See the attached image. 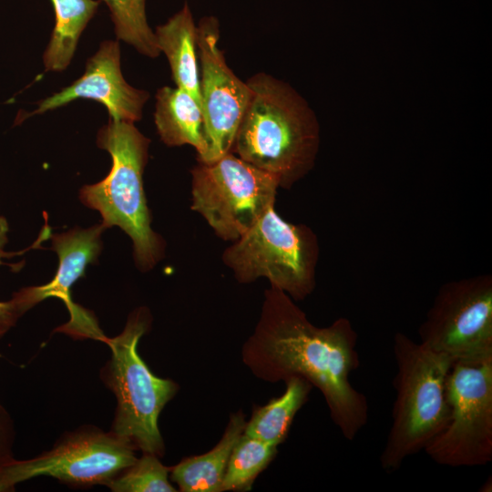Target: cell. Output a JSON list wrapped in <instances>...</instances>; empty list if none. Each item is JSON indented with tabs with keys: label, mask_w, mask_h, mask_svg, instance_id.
<instances>
[{
	"label": "cell",
	"mask_w": 492,
	"mask_h": 492,
	"mask_svg": "<svg viewBox=\"0 0 492 492\" xmlns=\"http://www.w3.org/2000/svg\"><path fill=\"white\" fill-rule=\"evenodd\" d=\"M105 229L100 224L85 230L75 228L52 236V249L59 258L58 270L49 283L26 287L13 294L11 301L21 315L48 297L59 298L72 309L70 288L83 276L86 266L98 256L102 248L101 234Z\"/></svg>",
	"instance_id": "cell-13"
},
{
	"label": "cell",
	"mask_w": 492,
	"mask_h": 492,
	"mask_svg": "<svg viewBox=\"0 0 492 492\" xmlns=\"http://www.w3.org/2000/svg\"><path fill=\"white\" fill-rule=\"evenodd\" d=\"M246 425L241 410L231 414L220 440L205 454L183 459L169 468L170 479L182 492H222L231 451Z\"/></svg>",
	"instance_id": "cell-16"
},
{
	"label": "cell",
	"mask_w": 492,
	"mask_h": 492,
	"mask_svg": "<svg viewBox=\"0 0 492 492\" xmlns=\"http://www.w3.org/2000/svg\"><path fill=\"white\" fill-rule=\"evenodd\" d=\"M0 492H5V490H4L3 487L1 486V484H0Z\"/></svg>",
	"instance_id": "cell-25"
},
{
	"label": "cell",
	"mask_w": 492,
	"mask_h": 492,
	"mask_svg": "<svg viewBox=\"0 0 492 492\" xmlns=\"http://www.w3.org/2000/svg\"><path fill=\"white\" fill-rule=\"evenodd\" d=\"M154 121L168 146L190 145L203 160L208 152L203 113L199 101L179 87H162L156 93Z\"/></svg>",
	"instance_id": "cell-14"
},
{
	"label": "cell",
	"mask_w": 492,
	"mask_h": 492,
	"mask_svg": "<svg viewBox=\"0 0 492 492\" xmlns=\"http://www.w3.org/2000/svg\"><path fill=\"white\" fill-rule=\"evenodd\" d=\"M419 339L453 363L492 358L491 275L443 284L419 327Z\"/></svg>",
	"instance_id": "cell-9"
},
{
	"label": "cell",
	"mask_w": 492,
	"mask_h": 492,
	"mask_svg": "<svg viewBox=\"0 0 492 492\" xmlns=\"http://www.w3.org/2000/svg\"><path fill=\"white\" fill-rule=\"evenodd\" d=\"M318 256L313 231L285 221L272 207L224 251L223 262L240 282L265 277L271 287L301 301L314 290Z\"/></svg>",
	"instance_id": "cell-6"
},
{
	"label": "cell",
	"mask_w": 492,
	"mask_h": 492,
	"mask_svg": "<svg viewBox=\"0 0 492 492\" xmlns=\"http://www.w3.org/2000/svg\"><path fill=\"white\" fill-rule=\"evenodd\" d=\"M396 364L395 400L392 422L380 456L381 466L398 469L404 461L424 450L447 423V377L453 364L403 333L393 340Z\"/></svg>",
	"instance_id": "cell-3"
},
{
	"label": "cell",
	"mask_w": 492,
	"mask_h": 492,
	"mask_svg": "<svg viewBox=\"0 0 492 492\" xmlns=\"http://www.w3.org/2000/svg\"><path fill=\"white\" fill-rule=\"evenodd\" d=\"M285 391L260 406L246 422L244 434L275 446L287 437L297 412L306 403L312 384L299 377L285 381Z\"/></svg>",
	"instance_id": "cell-18"
},
{
	"label": "cell",
	"mask_w": 492,
	"mask_h": 492,
	"mask_svg": "<svg viewBox=\"0 0 492 492\" xmlns=\"http://www.w3.org/2000/svg\"><path fill=\"white\" fill-rule=\"evenodd\" d=\"M278 446L242 434L229 458L222 483L223 491H248L256 477L268 466Z\"/></svg>",
	"instance_id": "cell-19"
},
{
	"label": "cell",
	"mask_w": 492,
	"mask_h": 492,
	"mask_svg": "<svg viewBox=\"0 0 492 492\" xmlns=\"http://www.w3.org/2000/svg\"><path fill=\"white\" fill-rule=\"evenodd\" d=\"M278 179L232 152L192 169V209L225 241H237L272 207Z\"/></svg>",
	"instance_id": "cell-7"
},
{
	"label": "cell",
	"mask_w": 492,
	"mask_h": 492,
	"mask_svg": "<svg viewBox=\"0 0 492 492\" xmlns=\"http://www.w3.org/2000/svg\"><path fill=\"white\" fill-rule=\"evenodd\" d=\"M136 450L112 431L77 430L36 457L6 463L0 484L5 492L13 491L17 483L49 476L74 487L106 486L137 460Z\"/></svg>",
	"instance_id": "cell-10"
},
{
	"label": "cell",
	"mask_w": 492,
	"mask_h": 492,
	"mask_svg": "<svg viewBox=\"0 0 492 492\" xmlns=\"http://www.w3.org/2000/svg\"><path fill=\"white\" fill-rule=\"evenodd\" d=\"M109 8L118 40L131 45L141 55L155 58L160 55L155 33L146 15V0H103Z\"/></svg>",
	"instance_id": "cell-20"
},
{
	"label": "cell",
	"mask_w": 492,
	"mask_h": 492,
	"mask_svg": "<svg viewBox=\"0 0 492 492\" xmlns=\"http://www.w3.org/2000/svg\"><path fill=\"white\" fill-rule=\"evenodd\" d=\"M55 26L43 54L45 71L61 72L75 55L79 37L101 0H51Z\"/></svg>",
	"instance_id": "cell-17"
},
{
	"label": "cell",
	"mask_w": 492,
	"mask_h": 492,
	"mask_svg": "<svg viewBox=\"0 0 492 492\" xmlns=\"http://www.w3.org/2000/svg\"><path fill=\"white\" fill-rule=\"evenodd\" d=\"M149 322V313L144 308L138 309L129 316L123 332L107 340L111 358L103 373L117 398L111 431L143 453L159 457L165 453V445L159 417L179 385L154 375L138 354V341Z\"/></svg>",
	"instance_id": "cell-5"
},
{
	"label": "cell",
	"mask_w": 492,
	"mask_h": 492,
	"mask_svg": "<svg viewBox=\"0 0 492 492\" xmlns=\"http://www.w3.org/2000/svg\"><path fill=\"white\" fill-rule=\"evenodd\" d=\"M449 416L424 449L436 464L479 466L492 461V358L453 363L447 377Z\"/></svg>",
	"instance_id": "cell-8"
},
{
	"label": "cell",
	"mask_w": 492,
	"mask_h": 492,
	"mask_svg": "<svg viewBox=\"0 0 492 492\" xmlns=\"http://www.w3.org/2000/svg\"><path fill=\"white\" fill-rule=\"evenodd\" d=\"M4 251H0V265L2 257L7 256ZM21 316L14 302H0V336L4 335L11 327H13L18 318Z\"/></svg>",
	"instance_id": "cell-23"
},
{
	"label": "cell",
	"mask_w": 492,
	"mask_h": 492,
	"mask_svg": "<svg viewBox=\"0 0 492 492\" xmlns=\"http://www.w3.org/2000/svg\"><path fill=\"white\" fill-rule=\"evenodd\" d=\"M217 18L205 16L198 25V52L200 64V108L204 117L210 163L231 152L237 129L251 99V90L228 66L219 47Z\"/></svg>",
	"instance_id": "cell-11"
},
{
	"label": "cell",
	"mask_w": 492,
	"mask_h": 492,
	"mask_svg": "<svg viewBox=\"0 0 492 492\" xmlns=\"http://www.w3.org/2000/svg\"><path fill=\"white\" fill-rule=\"evenodd\" d=\"M14 427L10 415L0 404V468L14 459Z\"/></svg>",
	"instance_id": "cell-22"
},
{
	"label": "cell",
	"mask_w": 492,
	"mask_h": 492,
	"mask_svg": "<svg viewBox=\"0 0 492 492\" xmlns=\"http://www.w3.org/2000/svg\"><path fill=\"white\" fill-rule=\"evenodd\" d=\"M246 82L251 96L231 152L290 188L314 164L320 142L316 118L282 80L261 72Z\"/></svg>",
	"instance_id": "cell-2"
},
{
	"label": "cell",
	"mask_w": 492,
	"mask_h": 492,
	"mask_svg": "<svg viewBox=\"0 0 492 492\" xmlns=\"http://www.w3.org/2000/svg\"><path fill=\"white\" fill-rule=\"evenodd\" d=\"M149 97L148 91L135 88L125 80L120 67L118 41L104 40L97 51L87 60L85 72L79 78L37 102L34 111L19 113L15 124L79 98L101 103L107 108L110 119L135 123L141 119Z\"/></svg>",
	"instance_id": "cell-12"
},
{
	"label": "cell",
	"mask_w": 492,
	"mask_h": 492,
	"mask_svg": "<svg viewBox=\"0 0 492 492\" xmlns=\"http://www.w3.org/2000/svg\"><path fill=\"white\" fill-rule=\"evenodd\" d=\"M149 142L134 123L109 118L97 132V145L110 154L111 169L79 192L82 203L101 214L106 228L118 226L132 239L135 261L142 270L152 268L162 252L143 190Z\"/></svg>",
	"instance_id": "cell-4"
},
{
	"label": "cell",
	"mask_w": 492,
	"mask_h": 492,
	"mask_svg": "<svg viewBox=\"0 0 492 492\" xmlns=\"http://www.w3.org/2000/svg\"><path fill=\"white\" fill-rule=\"evenodd\" d=\"M8 224L5 217L0 215V251H4V248L7 242Z\"/></svg>",
	"instance_id": "cell-24"
},
{
	"label": "cell",
	"mask_w": 492,
	"mask_h": 492,
	"mask_svg": "<svg viewBox=\"0 0 492 492\" xmlns=\"http://www.w3.org/2000/svg\"><path fill=\"white\" fill-rule=\"evenodd\" d=\"M169 468L158 456L143 453L106 486L115 492H175L177 489L169 483Z\"/></svg>",
	"instance_id": "cell-21"
},
{
	"label": "cell",
	"mask_w": 492,
	"mask_h": 492,
	"mask_svg": "<svg viewBox=\"0 0 492 492\" xmlns=\"http://www.w3.org/2000/svg\"><path fill=\"white\" fill-rule=\"evenodd\" d=\"M357 338L350 320L318 327L287 293L271 287L241 359L260 380L309 382L323 395L333 424L352 441L368 420L367 399L350 382L360 364Z\"/></svg>",
	"instance_id": "cell-1"
},
{
	"label": "cell",
	"mask_w": 492,
	"mask_h": 492,
	"mask_svg": "<svg viewBox=\"0 0 492 492\" xmlns=\"http://www.w3.org/2000/svg\"><path fill=\"white\" fill-rule=\"evenodd\" d=\"M155 36L160 52L168 58L172 79L200 104L198 26L187 3L163 24L156 26Z\"/></svg>",
	"instance_id": "cell-15"
}]
</instances>
